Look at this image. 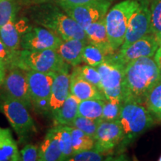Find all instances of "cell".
<instances>
[{
    "instance_id": "cell-1",
    "label": "cell",
    "mask_w": 161,
    "mask_h": 161,
    "mask_svg": "<svg viewBox=\"0 0 161 161\" xmlns=\"http://www.w3.org/2000/svg\"><path fill=\"white\" fill-rule=\"evenodd\" d=\"M161 73L154 57H144L128 62L122 80V104H144L146 95Z\"/></svg>"
},
{
    "instance_id": "cell-2",
    "label": "cell",
    "mask_w": 161,
    "mask_h": 161,
    "mask_svg": "<svg viewBox=\"0 0 161 161\" xmlns=\"http://www.w3.org/2000/svg\"><path fill=\"white\" fill-rule=\"evenodd\" d=\"M34 21L50 30L62 40H86L85 30L65 12L49 4L43 3L34 7L31 12Z\"/></svg>"
},
{
    "instance_id": "cell-3",
    "label": "cell",
    "mask_w": 161,
    "mask_h": 161,
    "mask_svg": "<svg viewBox=\"0 0 161 161\" xmlns=\"http://www.w3.org/2000/svg\"><path fill=\"white\" fill-rule=\"evenodd\" d=\"M11 66H17L25 71L55 73L69 72V64L64 61L55 49L37 51L19 49L14 53Z\"/></svg>"
},
{
    "instance_id": "cell-4",
    "label": "cell",
    "mask_w": 161,
    "mask_h": 161,
    "mask_svg": "<svg viewBox=\"0 0 161 161\" xmlns=\"http://www.w3.org/2000/svg\"><path fill=\"white\" fill-rule=\"evenodd\" d=\"M0 111L7 118L19 140H25L37 133V127L29 108L3 90H0Z\"/></svg>"
},
{
    "instance_id": "cell-5",
    "label": "cell",
    "mask_w": 161,
    "mask_h": 161,
    "mask_svg": "<svg viewBox=\"0 0 161 161\" xmlns=\"http://www.w3.org/2000/svg\"><path fill=\"white\" fill-rule=\"evenodd\" d=\"M140 0H124L108 11L104 17L107 33L110 45L115 51L120 49L134 12L140 5Z\"/></svg>"
},
{
    "instance_id": "cell-6",
    "label": "cell",
    "mask_w": 161,
    "mask_h": 161,
    "mask_svg": "<svg viewBox=\"0 0 161 161\" xmlns=\"http://www.w3.org/2000/svg\"><path fill=\"white\" fill-rule=\"evenodd\" d=\"M97 69L102 78V92L107 101L122 104V80L125 65L118 60L115 53L106 56Z\"/></svg>"
},
{
    "instance_id": "cell-7",
    "label": "cell",
    "mask_w": 161,
    "mask_h": 161,
    "mask_svg": "<svg viewBox=\"0 0 161 161\" xmlns=\"http://www.w3.org/2000/svg\"><path fill=\"white\" fill-rule=\"evenodd\" d=\"M25 74L32 108L40 115H49L52 85L57 73L27 70Z\"/></svg>"
},
{
    "instance_id": "cell-8",
    "label": "cell",
    "mask_w": 161,
    "mask_h": 161,
    "mask_svg": "<svg viewBox=\"0 0 161 161\" xmlns=\"http://www.w3.org/2000/svg\"><path fill=\"white\" fill-rule=\"evenodd\" d=\"M119 120L123 129L124 139L128 141L140 135L154 122L146 106L134 102L122 104Z\"/></svg>"
},
{
    "instance_id": "cell-9",
    "label": "cell",
    "mask_w": 161,
    "mask_h": 161,
    "mask_svg": "<svg viewBox=\"0 0 161 161\" xmlns=\"http://www.w3.org/2000/svg\"><path fill=\"white\" fill-rule=\"evenodd\" d=\"M112 0H97L93 3L82 5L60 7L66 14L75 19L85 29L90 24L105 17Z\"/></svg>"
},
{
    "instance_id": "cell-10",
    "label": "cell",
    "mask_w": 161,
    "mask_h": 161,
    "mask_svg": "<svg viewBox=\"0 0 161 161\" xmlns=\"http://www.w3.org/2000/svg\"><path fill=\"white\" fill-rule=\"evenodd\" d=\"M151 34V11L148 0H140L127 29L120 50H124L144 36Z\"/></svg>"
},
{
    "instance_id": "cell-11",
    "label": "cell",
    "mask_w": 161,
    "mask_h": 161,
    "mask_svg": "<svg viewBox=\"0 0 161 161\" xmlns=\"http://www.w3.org/2000/svg\"><path fill=\"white\" fill-rule=\"evenodd\" d=\"M62 39L43 27H29L21 37L20 48L27 50L56 49Z\"/></svg>"
},
{
    "instance_id": "cell-12",
    "label": "cell",
    "mask_w": 161,
    "mask_h": 161,
    "mask_svg": "<svg viewBox=\"0 0 161 161\" xmlns=\"http://www.w3.org/2000/svg\"><path fill=\"white\" fill-rule=\"evenodd\" d=\"M2 86L3 90L12 97L23 102L29 110L32 108L25 70L15 66H10L7 69Z\"/></svg>"
},
{
    "instance_id": "cell-13",
    "label": "cell",
    "mask_w": 161,
    "mask_h": 161,
    "mask_svg": "<svg viewBox=\"0 0 161 161\" xmlns=\"http://www.w3.org/2000/svg\"><path fill=\"white\" fill-rule=\"evenodd\" d=\"M124 138L119 120L106 121L101 119L95 136L93 149L100 153L109 152Z\"/></svg>"
},
{
    "instance_id": "cell-14",
    "label": "cell",
    "mask_w": 161,
    "mask_h": 161,
    "mask_svg": "<svg viewBox=\"0 0 161 161\" xmlns=\"http://www.w3.org/2000/svg\"><path fill=\"white\" fill-rule=\"evenodd\" d=\"M159 47V42L153 34H148L124 50L116 54L118 60L126 65L133 60L144 57H154Z\"/></svg>"
},
{
    "instance_id": "cell-15",
    "label": "cell",
    "mask_w": 161,
    "mask_h": 161,
    "mask_svg": "<svg viewBox=\"0 0 161 161\" xmlns=\"http://www.w3.org/2000/svg\"><path fill=\"white\" fill-rule=\"evenodd\" d=\"M69 93L78 100L102 99L107 101L104 94L93 84L84 79L75 66L70 75Z\"/></svg>"
},
{
    "instance_id": "cell-16",
    "label": "cell",
    "mask_w": 161,
    "mask_h": 161,
    "mask_svg": "<svg viewBox=\"0 0 161 161\" xmlns=\"http://www.w3.org/2000/svg\"><path fill=\"white\" fill-rule=\"evenodd\" d=\"M69 72L56 74L52 85L49 99V110L52 116L59 110L69 95Z\"/></svg>"
},
{
    "instance_id": "cell-17",
    "label": "cell",
    "mask_w": 161,
    "mask_h": 161,
    "mask_svg": "<svg viewBox=\"0 0 161 161\" xmlns=\"http://www.w3.org/2000/svg\"><path fill=\"white\" fill-rule=\"evenodd\" d=\"M88 43L97 46L106 56L114 54L115 50L110 45L107 33L105 19L103 18L99 21L90 24L85 29Z\"/></svg>"
},
{
    "instance_id": "cell-18",
    "label": "cell",
    "mask_w": 161,
    "mask_h": 161,
    "mask_svg": "<svg viewBox=\"0 0 161 161\" xmlns=\"http://www.w3.org/2000/svg\"><path fill=\"white\" fill-rule=\"evenodd\" d=\"M87 43L84 40H62L55 50L66 64L75 66L83 62L82 51Z\"/></svg>"
},
{
    "instance_id": "cell-19",
    "label": "cell",
    "mask_w": 161,
    "mask_h": 161,
    "mask_svg": "<svg viewBox=\"0 0 161 161\" xmlns=\"http://www.w3.org/2000/svg\"><path fill=\"white\" fill-rule=\"evenodd\" d=\"M39 161L62 160V152L55 127L47 132L38 150Z\"/></svg>"
},
{
    "instance_id": "cell-20",
    "label": "cell",
    "mask_w": 161,
    "mask_h": 161,
    "mask_svg": "<svg viewBox=\"0 0 161 161\" xmlns=\"http://www.w3.org/2000/svg\"><path fill=\"white\" fill-rule=\"evenodd\" d=\"M80 101L69 93L59 110L52 116L55 125L71 126L78 116V105Z\"/></svg>"
},
{
    "instance_id": "cell-21",
    "label": "cell",
    "mask_w": 161,
    "mask_h": 161,
    "mask_svg": "<svg viewBox=\"0 0 161 161\" xmlns=\"http://www.w3.org/2000/svg\"><path fill=\"white\" fill-rule=\"evenodd\" d=\"M19 160V151L11 130L0 126V161Z\"/></svg>"
},
{
    "instance_id": "cell-22",
    "label": "cell",
    "mask_w": 161,
    "mask_h": 161,
    "mask_svg": "<svg viewBox=\"0 0 161 161\" xmlns=\"http://www.w3.org/2000/svg\"><path fill=\"white\" fill-rule=\"evenodd\" d=\"M27 29H21L15 21L10 22L0 28V38L10 51L16 52L20 48L22 35Z\"/></svg>"
},
{
    "instance_id": "cell-23",
    "label": "cell",
    "mask_w": 161,
    "mask_h": 161,
    "mask_svg": "<svg viewBox=\"0 0 161 161\" xmlns=\"http://www.w3.org/2000/svg\"><path fill=\"white\" fill-rule=\"evenodd\" d=\"M105 101L102 99H87L80 101L78 110V116L91 119H102Z\"/></svg>"
},
{
    "instance_id": "cell-24",
    "label": "cell",
    "mask_w": 161,
    "mask_h": 161,
    "mask_svg": "<svg viewBox=\"0 0 161 161\" xmlns=\"http://www.w3.org/2000/svg\"><path fill=\"white\" fill-rule=\"evenodd\" d=\"M69 130L71 133L73 154L83 151L93 149L95 146V139L75 127L69 126Z\"/></svg>"
},
{
    "instance_id": "cell-25",
    "label": "cell",
    "mask_w": 161,
    "mask_h": 161,
    "mask_svg": "<svg viewBox=\"0 0 161 161\" xmlns=\"http://www.w3.org/2000/svg\"><path fill=\"white\" fill-rule=\"evenodd\" d=\"M55 128L62 152V160H68L73 154L69 126L55 125Z\"/></svg>"
},
{
    "instance_id": "cell-26",
    "label": "cell",
    "mask_w": 161,
    "mask_h": 161,
    "mask_svg": "<svg viewBox=\"0 0 161 161\" xmlns=\"http://www.w3.org/2000/svg\"><path fill=\"white\" fill-rule=\"evenodd\" d=\"M144 104L151 114L156 115L161 109V77L147 93Z\"/></svg>"
},
{
    "instance_id": "cell-27",
    "label": "cell",
    "mask_w": 161,
    "mask_h": 161,
    "mask_svg": "<svg viewBox=\"0 0 161 161\" xmlns=\"http://www.w3.org/2000/svg\"><path fill=\"white\" fill-rule=\"evenodd\" d=\"M106 59V55L97 46L87 43L82 51V61L93 67H97Z\"/></svg>"
},
{
    "instance_id": "cell-28",
    "label": "cell",
    "mask_w": 161,
    "mask_h": 161,
    "mask_svg": "<svg viewBox=\"0 0 161 161\" xmlns=\"http://www.w3.org/2000/svg\"><path fill=\"white\" fill-rule=\"evenodd\" d=\"M18 10L16 0H0V28L16 20Z\"/></svg>"
},
{
    "instance_id": "cell-29",
    "label": "cell",
    "mask_w": 161,
    "mask_h": 161,
    "mask_svg": "<svg viewBox=\"0 0 161 161\" xmlns=\"http://www.w3.org/2000/svg\"><path fill=\"white\" fill-rule=\"evenodd\" d=\"M151 34H153L158 42L161 39V0H152L150 6Z\"/></svg>"
},
{
    "instance_id": "cell-30",
    "label": "cell",
    "mask_w": 161,
    "mask_h": 161,
    "mask_svg": "<svg viewBox=\"0 0 161 161\" xmlns=\"http://www.w3.org/2000/svg\"><path fill=\"white\" fill-rule=\"evenodd\" d=\"M101 119H91L82 116H77L74 122H72V127H75L85 134L95 139V136L97 130L98 125L99 124Z\"/></svg>"
},
{
    "instance_id": "cell-31",
    "label": "cell",
    "mask_w": 161,
    "mask_h": 161,
    "mask_svg": "<svg viewBox=\"0 0 161 161\" xmlns=\"http://www.w3.org/2000/svg\"><path fill=\"white\" fill-rule=\"evenodd\" d=\"M78 72L84 79L89 81L90 83L93 84L96 86L101 92H102V78L98 72L97 68L93 67L90 65H84L81 66H77ZM103 93V92H102Z\"/></svg>"
},
{
    "instance_id": "cell-32",
    "label": "cell",
    "mask_w": 161,
    "mask_h": 161,
    "mask_svg": "<svg viewBox=\"0 0 161 161\" xmlns=\"http://www.w3.org/2000/svg\"><path fill=\"white\" fill-rule=\"evenodd\" d=\"M122 104L105 101L102 112V119L106 121H114L119 119L121 108Z\"/></svg>"
},
{
    "instance_id": "cell-33",
    "label": "cell",
    "mask_w": 161,
    "mask_h": 161,
    "mask_svg": "<svg viewBox=\"0 0 161 161\" xmlns=\"http://www.w3.org/2000/svg\"><path fill=\"white\" fill-rule=\"evenodd\" d=\"M102 160L103 156L100 154V152L94 149L76 153L68 159L69 161H101Z\"/></svg>"
},
{
    "instance_id": "cell-34",
    "label": "cell",
    "mask_w": 161,
    "mask_h": 161,
    "mask_svg": "<svg viewBox=\"0 0 161 161\" xmlns=\"http://www.w3.org/2000/svg\"><path fill=\"white\" fill-rule=\"evenodd\" d=\"M38 150L39 147L33 144H27L19 151L20 158L23 161L38 160Z\"/></svg>"
},
{
    "instance_id": "cell-35",
    "label": "cell",
    "mask_w": 161,
    "mask_h": 161,
    "mask_svg": "<svg viewBox=\"0 0 161 161\" xmlns=\"http://www.w3.org/2000/svg\"><path fill=\"white\" fill-rule=\"evenodd\" d=\"M14 53L15 52H12L8 49L7 46L5 45V43L0 38V60H2L5 64L6 69L11 66Z\"/></svg>"
},
{
    "instance_id": "cell-36",
    "label": "cell",
    "mask_w": 161,
    "mask_h": 161,
    "mask_svg": "<svg viewBox=\"0 0 161 161\" xmlns=\"http://www.w3.org/2000/svg\"><path fill=\"white\" fill-rule=\"evenodd\" d=\"M60 7L64 6H75L89 4L97 0H55Z\"/></svg>"
},
{
    "instance_id": "cell-37",
    "label": "cell",
    "mask_w": 161,
    "mask_h": 161,
    "mask_svg": "<svg viewBox=\"0 0 161 161\" xmlns=\"http://www.w3.org/2000/svg\"><path fill=\"white\" fill-rule=\"evenodd\" d=\"M6 72H7V69L6 66L2 60H0V86L3 85L4 80H5Z\"/></svg>"
},
{
    "instance_id": "cell-38",
    "label": "cell",
    "mask_w": 161,
    "mask_h": 161,
    "mask_svg": "<svg viewBox=\"0 0 161 161\" xmlns=\"http://www.w3.org/2000/svg\"><path fill=\"white\" fill-rule=\"evenodd\" d=\"M49 0H21L23 4L27 5H37L40 4H43L48 3Z\"/></svg>"
},
{
    "instance_id": "cell-39",
    "label": "cell",
    "mask_w": 161,
    "mask_h": 161,
    "mask_svg": "<svg viewBox=\"0 0 161 161\" xmlns=\"http://www.w3.org/2000/svg\"><path fill=\"white\" fill-rule=\"evenodd\" d=\"M154 59L155 60L157 65H158L159 70H160V73H161V52L157 50L156 53L154 54Z\"/></svg>"
},
{
    "instance_id": "cell-40",
    "label": "cell",
    "mask_w": 161,
    "mask_h": 161,
    "mask_svg": "<svg viewBox=\"0 0 161 161\" xmlns=\"http://www.w3.org/2000/svg\"><path fill=\"white\" fill-rule=\"evenodd\" d=\"M156 116L159 119H161V109L159 110V112L156 114Z\"/></svg>"
},
{
    "instance_id": "cell-41",
    "label": "cell",
    "mask_w": 161,
    "mask_h": 161,
    "mask_svg": "<svg viewBox=\"0 0 161 161\" xmlns=\"http://www.w3.org/2000/svg\"><path fill=\"white\" fill-rule=\"evenodd\" d=\"M158 51L161 52V39L160 40V42H159V47H158Z\"/></svg>"
},
{
    "instance_id": "cell-42",
    "label": "cell",
    "mask_w": 161,
    "mask_h": 161,
    "mask_svg": "<svg viewBox=\"0 0 161 161\" xmlns=\"http://www.w3.org/2000/svg\"><path fill=\"white\" fill-rule=\"evenodd\" d=\"M159 160H160V161H161V156L160 157V158H159Z\"/></svg>"
}]
</instances>
